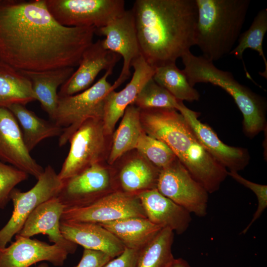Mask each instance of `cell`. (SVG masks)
I'll return each mask as SVG.
<instances>
[{
	"label": "cell",
	"instance_id": "obj_1",
	"mask_svg": "<svg viewBox=\"0 0 267 267\" xmlns=\"http://www.w3.org/2000/svg\"><path fill=\"white\" fill-rule=\"evenodd\" d=\"M95 30L60 24L45 0H0V61L23 71L74 67Z\"/></svg>",
	"mask_w": 267,
	"mask_h": 267
},
{
	"label": "cell",
	"instance_id": "obj_2",
	"mask_svg": "<svg viewBox=\"0 0 267 267\" xmlns=\"http://www.w3.org/2000/svg\"><path fill=\"white\" fill-rule=\"evenodd\" d=\"M131 10L140 54L153 68L176 63L195 45V0H136Z\"/></svg>",
	"mask_w": 267,
	"mask_h": 267
},
{
	"label": "cell",
	"instance_id": "obj_3",
	"mask_svg": "<svg viewBox=\"0 0 267 267\" xmlns=\"http://www.w3.org/2000/svg\"><path fill=\"white\" fill-rule=\"evenodd\" d=\"M140 116L144 132L165 143L209 193L219 189L228 176V171L204 148L178 110L171 108L140 109Z\"/></svg>",
	"mask_w": 267,
	"mask_h": 267
},
{
	"label": "cell",
	"instance_id": "obj_4",
	"mask_svg": "<svg viewBox=\"0 0 267 267\" xmlns=\"http://www.w3.org/2000/svg\"><path fill=\"white\" fill-rule=\"evenodd\" d=\"M197 18L195 45L214 62L230 54L238 41L250 0H195Z\"/></svg>",
	"mask_w": 267,
	"mask_h": 267
},
{
	"label": "cell",
	"instance_id": "obj_5",
	"mask_svg": "<svg viewBox=\"0 0 267 267\" xmlns=\"http://www.w3.org/2000/svg\"><path fill=\"white\" fill-rule=\"evenodd\" d=\"M182 69L190 85L210 83L220 87L234 99L243 117L245 134L253 138L266 128L267 103L264 97L241 84L232 73L217 68L213 62L190 51L181 57Z\"/></svg>",
	"mask_w": 267,
	"mask_h": 267
},
{
	"label": "cell",
	"instance_id": "obj_6",
	"mask_svg": "<svg viewBox=\"0 0 267 267\" xmlns=\"http://www.w3.org/2000/svg\"><path fill=\"white\" fill-rule=\"evenodd\" d=\"M112 72L113 69L106 71L97 82L83 91L71 96H58L54 122L63 128L59 138L60 146L66 144L86 121L103 120L106 96L115 90L107 81Z\"/></svg>",
	"mask_w": 267,
	"mask_h": 267
},
{
	"label": "cell",
	"instance_id": "obj_7",
	"mask_svg": "<svg viewBox=\"0 0 267 267\" xmlns=\"http://www.w3.org/2000/svg\"><path fill=\"white\" fill-rule=\"evenodd\" d=\"M104 131L103 120L90 119L86 121L71 137L68 155L58 174L65 180L107 159L111 145Z\"/></svg>",
	"mask_w": 267,
	"mask_h": 267
},
{
	"label": "cell",
	"instance_id": "obj_8",
	"mask_svg": "<svg viewBox=\"0 0 267 267\" xmlns=\"http://www.w3.org/2000/svg\"><path fill=\"white\" fill-rule=\"evenodd\" d=\"M36 184L26 192L14 188L10 193V200L13 205L11 216L0 229V247L3 248L19 233L25 222L40 205L57 197L63 185L58 174L48 165L37 179Z\"/></svg>",
	"mask_w": 267,
	"mask_h": 267
},
{
	"label": "cell",
	"instance_id": "obj_9",
	"mask_svg": "<svg viewBox=\"0 0 267 267\" xmlns=\"http://www.w3.org/2000/svg\"><path fill=\"white\" fill-rule=\"evenodd\" d=\"M47 7L60 24L99 28L126 10L123 0H45Z\"/></svg>",
	"mask_w": 267,
	"mask_h": 267
},
{
	"label": "cell",
	"instance_id": "obj_10",
	"mask_svg": "<svg viewBox=\"0 0 267 267\" xmlns=\"http://www.w3.org/2000/svg\"><path fill=\"white\" fill-rule=\"evenodd\" d=\"M131 217L146 218L138 196L115 190L88 205L64 208L60 221L100 223Z\"/></svg>",
	"mask_w": 267,
	"mask_h": 267
},
{
	"label": "cell",
	"instance_id": "obj_11",
	"mask_svg": "<svg viewBox=\"0 0 267 267\" xmlns=\"http://www.w3.org/2000/svg\"><path fill=\"white\" fill-rule=\"evenodd\" d=\"M156 189L191 214L199 217L207 214L209 193L177 158L160 171Z\"/></svg>",
	"mask_w": 267,
	"mask_h": 267
},
{
	"label": "cell",
	"instance_id": "obj_12",
	"mask_svg": "<svg viewBox=\"0 0 267 267\" xmlns=\"http://www.w3.org/2000/svg\"><path fill=\"white\" fill-rule=\"evenodd\" d=\"M115 190L113 168L101 163L63 181L57 197L64 208H73L90 204Z\"/></svg>",
	"mask_w": 267,
	"mask_h": 267
},
{
	"label": "cell",
	"instance_id": "obj_13",
	"mask_svg": "<svg viewBox=\"0 0 267 267\" xmlns=\"http://www.w3.org/2000/svg\"><path fill=\"white\" fill-rule=\"evenodd\" d=\"M95 34L105 37L101 40L105 49L119 54L123 58L121 73L112 85L115 89L129 78L133 62L141 55L131 9L126 10L121 15L106 26L95 28Z\"/></svg>",
	"mask_w": 267,
	"mask_h": 267
},
{
	"label": "cell",
	"instance_id": "obj_14",
	"mask_svg": "<svg viewBox=\"0 0 267 267\" xmlns=\"http://www.w3.org/2000/svg\"><path fill=\"white\" fill-rule=\"evenodd\" d=\"M177 110L190 126L202 145L221 165L230 172H235L248 165L250 159L248 149L223 143L210 127L198 120L200 113L187 107L183 101L180 102Z\"/></svg>",
	"mask_w": 267,
	"mask_h": 267
},
{
	"label": "cell",
	"instance_id": "obj_15",
	"mask_svg": "<svg viewBox=\"0 0 267 267\" xmlns=\"http://www.w3.org/2000/svg\"><path fill=\"white\" fill-rule=\"evenodd\" d=\"M15 236V240L9 246L0 247V267H29L43 261L60 267L69 254L65 249L54 244L50 245L18 234Z\"/></svg>",
	"mask_w": 267,
	"mask_h": 267
},
{
	"label": "cell",
	"instance_id": "obj_16",
	"mask_svg": "<svg viewBox=\"0 0 267 267\" xmlns=\"http://www.w3.org/2000/svg\"><path fill=\"white\" fill-rule=\"evenodd\" d=\"M0 160L37 179L44 171L30 155L17 120L6 107H0Z\"/></svg>",
	"mask_w": 267,
	"mask_h": 267
},
{
	"label": "cell",
	"instance_id": "obj_17",
	"mask_svg": "<svg viewBox=\"0 0 267 267\" xmlns=\"http://www.w3.org/2000/svg\"><path fill=\"white\" fill-rule=\"evenodd\" d=\"M121 56L105 49L101 40L92 43L83 52L78 68L60 87L59 97L71 96L88 89L103 70L113 69Z\"/></svg>",
	"mask_w": 267,
	"mask_h": 267
},
{
	"label": "cell",
	"instance_id": "obj_18",
	"mask_svg": "<svg viewBox=\"0 0 267 267\" xmlns=\"http://www.w3.org/2000/svg\"><path fill=\"white\" fill-rule=\"evenodd\" d=\"M132 67L134 72L130 82L120 91L112 90L106 96L102 120L108 135H112L126 108L133 103L145 84L153 77L155 70L141 55L133 62Z\"/></svg>",
	"mask_w": 267,
	"mask_h": 267
},
{
	"label": "cell",
	"instance_id": "obj_19",
	"mask_svg": "<svg viewBox=\"0 0 267 267\" xmlns=\"http://www.w3.org/2000/svg\"><path fill=\"white\" fill-rule=\"evenodd\" d=\"M64 206L57 197L51 198L37 207L30 215L17 234L25 237L42 234L50 242L74 254L77 245L66 239L61 232L60 222Z\"/></svg>",
	"mask_w": 267,
	"mask_h": 267
},
{
	"label": "cell",
	"instance_id": "obj_20",
	"mask_svg": "<svg viewBox=\"0 0 267 267\" xmlns=\"http://www.w3.org/2000/svg\"><path fill=\"white\" fill-rule=\"evenodd\" d=\"M146 218L162 228H168L178 234L188 228L191 213L182 207L161 194L156 188L144 191L137 195Z\"/></svg>",
	"mask_w": 267,
	"mask_h": 267
},
{
	"label": "cell",
	"instance_id": "obj_21",
	"mask_svg": "<svg viewBox=\"0 0 267 267\" xmlns=\"http://www.w3.org/2000/svg\"><path fill=\"white\" fill-rule=\"evenodd\" d=\"M60 229L67 240L84 249L102 252L112 259L125 249L118 238L98 223L60 221Z\"/></svg>",
	"mask_w": 267,
	"mask_h": 267
},
{
	"label": "cell",
	"instance_id": "obj_22",
	"mask_svg": "<svg viewBox=\"0 0 267 267\" xmlns=\"http://www.w3.org/2000/svg\"><path fill=\"white\" fill-rule=\"evenodd\" d=\"M113 168L117 190L137 195L156 188L160 170L137 152L118 169Z\"/></svg>",
	"mask_w": 267,
	"mask_h": 267
},
{
	"label": "cell",
	"instance_id": "obj_23",
	"mask_svg": "<svg viewBox=\"0 0 267 267\" xmlns=\"http://www.w3.org/2000/svg\"><path fill=\"white\" fill-rule=\"evenodd\" d=\"M74 67H67L43 71H20L30 81L37 100L54 122L58 95L57 89L71 77Z\"/></svg>",
	"mask_w": 267,
	"mask_h": 267
},
{
	"label": "cell",
	"instance_id": "obj_24",
	"mask_svg": "<svg viewBox=\"0 0 267 267\" xmlns=\"http://www.w3.org/2000/svg\"><path fill=\"white\" fill-rule=\"evenodd\" d=\"M118 238L125 248L139 250L163 228L146 218L131 217L98 223Z\"/></svg>",
	"mask_w": 267,
	"mask_h": 267
},
{
	"label": "cell",
	"instance_id": "obj_25",
	"mask_svg": "<svg viewBox=\"0 0 267 267\" xmlns=\"http://www.w3.org/2000/svg\"><path fill=\"white\" fill-rule=\"evenodd\" d=\"M140 113V109L133 104L126 108L118 128L112 135L108 165L112 166L126 153L135 149L143 132Z\"/></svg>",
	"mask_w": 267,
	"mask_h": 267
},
{
	"label": "cell",
	"instance_id": "obj_26",
	"mask_svg": "<svg viewBox=\"0 0 267 267\" xmlns=\"http://www.w3.org/2000/svg\"><path fill=\"white\" fill-rule=\"evenodd\" d=\"M15 117L21 129L25 145L31 152L44 139L60 136L63 128L54 122H50L39 117L25 105L14 104L7 107Z\"/></svg>",
	"mask_w": 267,
	"mask_h": 267
},
{
	"label": "cell",
	"instance_id": "obj_27",
	"mask_svg": "<svg viewBox=\"0 0 267 267\" xmlns=\"http://www.w3.org/2000/svg\"><path fill=\"white\" fill-rule=\"evenodd\" d=\"M37 100L29 79L20 71L0 61V107L25 105Z\"/></svg>",
	"mask_w": 267,
	"mask_h": 267
},
{
	"label": "cell",
	"instance_id": "obj_28",
	"mask_svg": "<svg viewBox=\"0 0 267 267\" xmlns=\"http://www.w3.org/2000/svg\"><path fill=\"white\" fill-rule=\"evenodd\" d=\"M267 31V8H263L261 9L254 17L249 29L240 34L238 40V44L233 48L229 54L242 61L246 77L260 88L261 87L254 82L247 71L243 60V54L247 48L255 50L259 53V55L262 57L265 64V70L259 74L267 79V60L263 48V41Z\"/></svg>",
	"mask_w": 267,
	"mask_h": 267
},
{
	"label": "cell",
	"instance_id": "obj_29",
	"mask_svg": "<svg viewBox=\"0 0 267 267\" xmlns=\"http://www.w3.org/2000/svg\"><path fill=\"white\" fill-rule=\"evenodd\" d=\"M174 232L163 228L139 251L136 267H169L175 258L172 247Z\"/></svg>",
	"mask_w": 267,
	"mask_h": 267
},
{
	"label": "cell",
	"instance_id": "obj_30",
	"mask_svg": "<svg viewBox=\"0 0 267 267\" xmlns=\"http://www.w3.org/2000/svg\"><path fill=\"white\" fill-rule=\"evenodd\" d=\"M152 78L178 100L192 102L199 99V92L190 85L183 71L176 63L156 68Z\"/></svg>",
	"mask_w": 267,
	"mask_h": 267
},
{
	"label": "cell",
	"instance_id": "obj_31",
	"mask_svg": "<svg viewBox=\"0 0 267 267\" xmlns=\"http://www.w3.org/2000/svg\"><path fill=\"white\" fill-rule=\"evenodd\" d=\"M135 149L160 171L168 166L177 158L165 143L149 135L144 131L138 138Z\"/></svg>",
	"mask_w": 267,
	"mask_h": 267
},
{
	"label": "cell",
	"instance_id": "obj_32",
	"mask_svg": "<svg viewBox=\"0 0 267 267\" xmlns=\"http://www.w3.org/2000/svg\"><path fill=\"white\" fill-rule=\"evenodd\" d=\"M180 101L152 78L143 86L133 104L140 109L171 108L177 110Z\"/></svg>",
	"mask_w": 267,
	"mask_h": 267
},
{
	"label": "cell",
	"instance_id": "obj_33",
	"mask_svg": "<svg viewBox=\"0 0 267 267\" xmlns=\"http://www.w3.org/2000/svg\"><path fill=\"white\" fill-rule=\"evenodd\" d=\"M26 173L0 160V209L10 201V194L15 186L28 178Z\"/></svg>",
	"mask_w": 267,
	"mask_h": 267
},
{
	"label": "cell",
	"instance_id": "obj_34",
	"mask_svg": "<svg viewBox=\"0 0 267 267\" xmlns=\"http://www.w3.org/2000/svg\"><path fill=\"white\" fill-rule=\"evenodd\" d=\"M228 176L238 183L251 189L255 194L258 200V206L252 220L247 226L241 232L245 234L249 229L252 224L262 215L267 207V185L256 183L251 181L241 176L238 172H228Z\"/></svg>",
	"mask_w": 267,
	"mask_h": 267
},
{
	"label": "cell",
	"instance_id": "obj_35",
	"mask_svg": "<svg viewBox=\"0 0 267 267\" xmlns=\"http://www.w3.org/2000/svg\"><path fill=\"white\" fill-rule=\"evenodd\" d=\"M111 259L102 252L84 249L82 258L75 267H103Z\"/></svg>",
	"mask_w": 267,
	"mask_h": 267
},
{
	"label": "cell",
	"instance_id": "obj_36",
	"mask_svg": "<svg viewBox=\"0 0 267 267\" xmlns=\"http://www.w3.org/2000/svg\"><path fill=\"white\" fill-rule=\"evenodd\" d=\"M139 251L125 248L121 254L111 259L103 267H136Z\"/></svg>",
	"mask_w": 267,
	"mask_h": 267
},
{
	"label": "cell",
	"instance_id": "obj_37",
	"mask_svg": "<svg viewBox=\"0 0 267 267\" xmlns=\"http://www.w3.org/2000/svg\"><path fill=\"white\" fill-rule=\"evenodd\" d=\"M169 267H191L186 261L182 259H174Z\"/></svg>",
	"mask_w": 267,
	"mask_h": 267
},
{
	"label": "cell",
	"instance_id": "obj_38",
	"mask_svg": "<svg viewBox=\"0 0 267 267\" xmlns=\"http://www.w3.org/2000/svg\"><path fill=\"white\" fill-rule=\"evenodd\" d=\"M36 267H49V266L47 263H42Z\"/></svg>",
	"mask_w": 267,
	"mask_h": 267
},
{
	"label": "cell",
	"instance_id": "obj_39",
	"mask_svg": "<svg viewBox=\"0 0 267 267\" xmlns=\"http://www.w3.org/2000/svg\"></svg>",
	"mask_w": 267,
	"mask_h": 267
}]
</instances>
